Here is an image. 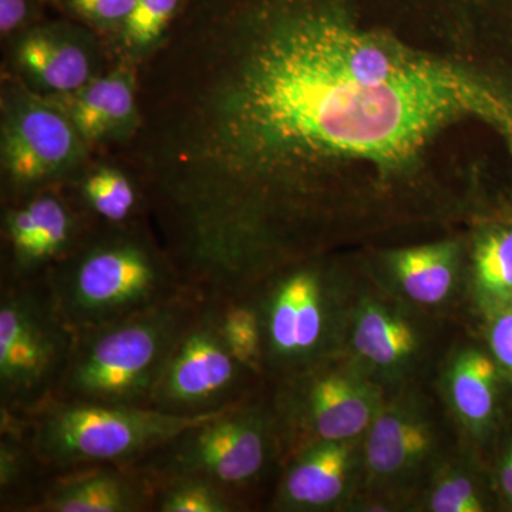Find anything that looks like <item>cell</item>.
<instances>
[{"label":"cell","mask_w":512,"mask_h":512,"mask_svg":"<svg viewBox=\"0 0 512 512\" xmlns=\"http://www.w3.org/2000/svg\"><path fill=\"white\" fill-rule=\"evenodd\" d=\"M507 110L487 39L349 0H188L147 56L131 156L165 234L214 265L316 255L348 175L380 190Z\"/></svg>","instance_id":"1"},{"label":"cell","mask_w":512,"mask_h":512,"mask_svg":"<svg viewBox=\"0 0 512 512\" xmlns=\"http://www.w3.org/2000/svg\"><path fill=\"white\" fill-rule=\"evenodd\" d=\"M46 275L76 333L147 311L188 288L153 232L128 225L90 232Z\"/></svg>","instance_id":"2"},{"label":"cell","mask_w":512,"mask_h":512,"mask_svg":"<svg viewBox=\"0 0 512 512\" xmlns=\"http://www.w3.org/2000/svg\"><path fill=\"white\" fill-rule=\"evenodd\" d=\"M204 298L187 288L147 311L77 333L53 400L151 406L164 367Z\"/></svg>","instance_id":"3"},{"label":"cell","mask_w":512,"mask_h":512,"mask_svg":"<svg viewBox=\"0 0 512 512\" xmlns=\"http://www.w3.org/2000/svg\"><path fill=\"white\" fill-rule=\"evenodd\" d=\"M222 410L183 416L151 406L52 400L28 414L26 434L50 473L99 464L130 466Z\"/></svg>","instance_id":"4"},{"label":"cell","mask_w":512,"mask_h":512,"mask_svg":"<svg viewBox=\"0 0 512 512\" xmlns=\"http://www.w3.org/2000/svg\"><path fill=\"white\" fill-rule=\"evenodd\" d=\"M264 329L265 377L276 382L340 353L348 315L338 278L316 256L249 289Z\"/></svg>","instance_id":"5"},{"label":"cell","mask_w":512,"mask_h":512,"mask_svg":"<svg viewBox=\"0 0 512 512\" xmlns=\"http://www.w3.org/2000/svg\"><path fill=\"white\" fill-rule=\"evenodd\" d=\"M282 461L272 402L251 396L178 434L130 468L153 483L202 477L241 497Z\"/></svg>","instance_id":"6"},{"label":"cell","mask_w":512,"mask_h":512,"mask_svg":"<svg viewBox=\"0 0 512 512\" xmlns=\"http://www.w3.org/2000/svg\"><path fill=\"white\" fill-rule=\"evenodd\" d=\"M77 333L47 275L0 291V410L28 416L55 399Z\"/></svg>","instance_id":"7"},{"label":"cell","mask_w":512,"mask_h":512,"mask_svg":"<svg viewBox=\"0 0 512 512\" xmlns=\"http://www.w3.org/2000/svg\"><path fill=\"white\" fill-rule=\"evenodd\" d=\"M384 402L375 377L342 353L278 380L272 406L282 461L322 441L363 439Z\"/></svg>","instance_id":"8"},{"label":"cell","mask_w":512,"mask_h":512,"mask_svg":"<svg viewBox=\"0 0 512 512\" xmlns=\"http://www.w3.org/2000/svg\"><path fill=\"white\" fill-rule=\"evenodd\" d=\"M256 380L225 346L214 302L205 296L164 367L151 407L183 416L218 412L254 396Z\"/></svg>","instance_id":"9"},{"label":"cell","mask_w":512,"mask_h":512,"mask_svg":"<svg viewBox=\"0 0 512 512\" xmlns=\"http://www.w3.org/2000/svg\"><path fill=\"white\" fill-rule=\"evenodd\" d=\"M86 141L67 114L30 93L3 103L2 168L15 195L36 194L79 167Z\"/></svg>","instance_id":"10"},{"label":"cell","mask_w":512,"mask_h":512,"mask_svg":"<svg viewBox=\"0 0 512 512\" xmlns=\"http://www.w3.org/2000/svg\"><path fill=\"white\" fill-rule=\"evenodd\" d=\"M436 424L414 400L384 402L362 441V485L372 495L399 494L439 467Z\"/></svg>","instance_id":"11"},{"label":"cell","mask_w":512,"mask_h":512,"mask_svg":"<svg viewBox=\"0 0 512 512\" xmlns=\"http://www.w3.org/2000/svg\"><path fill=\"white\" fill-rule=\"evenodd\" d=\"M83 218L66 198L40 191L13 205L3 218L6 266L2 285H18L46 275L87 237Z\"/></svg>","instance_id":"12"},{"label":"cell","mask_w":512,"mask_h":512,"mask_svg":"<svg viewBox=\"0 0 512 512\" xmlns=\"http://www.w3.org/2000/svg\"><path fill=\"white\" fill-rule=\"evenodd\" d=\"M362 441H322L286 458L276 510L332 511L348 504L362 485Z\"/></svg>","instance_id":"13"},{"label":"cell","mask_w":512,"mask_h":512,"mask_svg":"<svg viewBox=\"0 0 512 512\" xmlns=\"http://www.w3.org/2000/svg\"><path fill=\"white\" fill-rule=\"evenodd\" d=\"M154 484L127 466L99 464L50 474L25 511H151Z\"/></svg>","instance_id":"14"},{"label":"cell","mask_w":512,"mask_h":512,"mask_svg":"<svg viewBox=\"0 0 512 512\" xmlns=\"http://www.w3.org/2000/svg\"><path fill=\"white\" fill-rule=\"evenodd\" d=\"M350 346L353 359L369 375L397 379L416 362L421 335L400 309L380 299L366 298L353 311Z\"/></svg>","instance_id":"15"},{"label":"cell","mask_w":512,"mask_h":512,"mask_svg":"<svg viewBox=\"0 0 512 512\" xmlns=\"http://www.w3.org/2000/svg\"><path fill=\"white\" fill-rule=\"evenodd\" d=\"M15 62L29 82L56 96L72 94L92 82V56L77 33L35 25L18 35Z\"/></svg>","instance_id":"16"},{"label":"cell","mask_w":512,"mask_h":512,"mask_svg":"<svg viewBox=\"0 0 512 512\" xmlns=\"http://www.w3.org/2000/svg\"><path fill=\"white\" fill-rule=\"evenodd\" d=\"M59 97L64 113L86 144L96 143L137 116V73L134 69L114 70L94 77L82 89Z\"/></svg>","instance_id":"17"},{"label":"cell","mask_w":512,"mask_h":512,"mask_svg":"<svg viewBox=\"0 0 512 512\" xmlns=\"http://www.w3.org/2000/svg\"><path fill=\"white\" fill-rule=\"evenodd\" d=\"M389 268L397 288L409 301L437 306L456 289L460 247L457 242L441 241L397 249L389 256Z\"/></svg>","instance_id":"18"},{"label":"cell","mask_w":512,"mask_h":512,"mask_svg":"<svg viewBox=\"0 0 512 512\" xmlns=\"http://www.w3.org/2000/svg\"><path fill=\"white\" fill-rule=\"evenodd\" d=\"M500 366L493 356L464 349L451 360L446 393L451 410L473 434H483L493 424L498 406Z\"/></svg>","instance_id":"19"},{"label":"cell","mask_w":512,"mask_h":512,"mask_svg":"<svg viewBox=\"0 0 512 512\" xmlns=\"http://www.w3.org/2000/svg\"><path fill=\"white\" fill-rule=\"evenodd\" d=\"M28 416L0 410V507L25 511L50 471L33 453Z\"/></svg>","instance_id":"20"},{"label":"cell","mask_w":512,"mask_h":512,"mask_svg":"<svg viewBox=\"0 0 512 512\" xmlns=\"http://www.w3.org/2000/svg\"><path fill=\"white\" fill-rule=\"evenodd\" d=\"M210 298L225 346L252 375L264 379V329L254 299L249 292Z\"/></svg>","instance_id":"21"},{"label":"cell","mask_w":512,"mask_h":512,"mask_svg":"<svg viewBox=\"0 0 512 512\" xmlns=\"http://www.w3.org/2000/svg\"><path fill=\"white\" fill-rule=\"evenodd\" d=\"M473 281L485 308L497 312L512 306V227L495 225L478 235Z\"/></svg>","instance_id":"22"},{"label":"cell","mask_w":512,"mask_h":512,"mask_svg":"<svg viewBox=\"0 0 512 512\" xmlns=\"http://www.w3.org/2000/svg\"><path fill=\"white\" fill-rule=\"evenodd\" d=\"M84 210L107 227H126L144 202L131 175L116 167H100L87 174L80 184Z\"/></svg>","instance_id":"23"},{"label":"cell","mask_w":512,"mask_h":512,"mask_svg":"<svg viewBox=\"0 0 512 512\" xmlns=\"http://www.w3.org/2000/svg\"><path fill=\"white\" fill-rule=\"evenodd\" d=\"M154 484L151 511L235 512L244 503L237 494L202 477H173Z\"/></svg>","instance_id":"24"},{"label":"cell","mask_w":512,"mask_h":512,"mask_svg":"<svg viewBox=\"0 0 512 512\" xmlns=\"http://www.w3.org/2000/svg\"><path fill=\"white\" fill-rule=\"evenodd\" d=\"M424 507L431 512H483L490 500L476 470L460 458L437 467Z\"/></svg>","instance_id":"25"},{"label":"cell","mask_w":512,"mask_h":512,"mask_svg":"<svg viewBox=\"0 0 512 512\" xmlns=\"http://www.w3.org/2000/svg\"><path fill=\"white\" fill-rule=\"evenodd\" d=\"M187 0H136L119 32L120 46L128 55L146 57L167 37Z\"/></svg>","instance_id":"26"},{"label":"cell","mask_w":512,"mask_h":512,"mask_svg":"<svg viewBox=\"0 0 512 512\" xmlns=\"http://www.w3.org/2000/svg\"><path fill=\"white\" fill-rule=\"evenodd\" d=\"M57 5L83 25L117 33L124 25L136 0H55Z\"/></svg>","instance_id":"27"},{"label":"cell","mask_w":512,"mask_h":512,"mask_svg":"<svg viewBox=\"0 0 512 512\" xmlns=\"http://www.w3.org/2000/svg\"><path fill=\"white\" fill-rule=\"evenodd\" d=\"M45 0H0V33L18 36L36 25Z\"/></svg>","instance_id":"28"},{"label":"cell","mask_w":512,"mask_h":512,"mask_svg":"<svg viewBox=\"0 0 512 512\" xmlns=\"http://www.w3.org/2000/svg\"><path fill=\"white\" fill-rule=\"evenodd\" d=\"M494 313L488 332L491 356L500 369L512 377V306Z\"/></svg>","instance_id":"29"},{"label":"cell","mask_w":512,"mask_h":512,"mask_svg":"<svg viewBox=\"0 0 512 512\" xmlns=\"http://www.w3.org/2000/svg\"><path fill=\"white\" fill-rule=\"evenodd\" d=\"M503 42V77L505 87V97H507L508 106H510L512 119V23L504 30ZM508 153L512 157V131L510 141L507 144Z\"/></svg>","instance_id":"30"},{"label":"cell","mask_w":512,"mask_h":512,"mask_svg":"<svg viewBox=\"0 0 512 512\" xmlns=\"http://www.w3.org/2000/svg\"><path fill=\"white\" fill-rule=\"evenodd\" d=\"M498 485L508 504L512 505V440L505 448L498 466Z\"/></svg>","instance_id":"31"}]
</instances>
